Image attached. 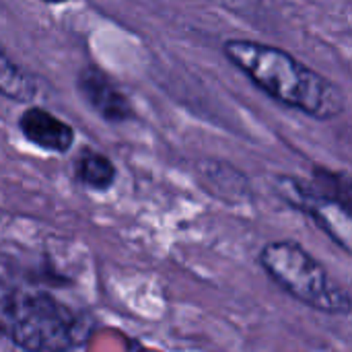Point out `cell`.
<instances>
[{
	"label": "cell",
	"mask_w": 352,
	"mask_h": 352,
	"mask_svg": "<svg viewBox=\"0 0 352 352\" xmlns=\"http://www.w3.org/2000/svg\"><path fill=\"white\" fill-rule=\"evenodd\" d=\"M223 54L258 89L285 107L322 122L334 120L346 109V97L338 85L276 45L227 39Z\"/></svg>",
	"instance_id": "cell-1"
},
{
	"label": "cell",
	"mask_w": 352,
	"mask_h": 352,
	"mask_svg": "<svg viewBox=\"0 0 352 352\" xmlns=\"http://www.w3.org/2000/svg\"><path fill=\"white\" fill-rule=\"evenodd\" d=\"M0 336L23 351H70L87 340L82 320L43 291H12L0 299Z\"/></svg>",
	"instance_id": "cell-2"
},
{
	"label": "cell",
	"mask_w": 352,
	"mask_h": 352,
	"mask_svg": "<svg viewBox=\"0 0 352 352\" xmlns=\"http://www.w3.org/2000/svg\"><path fill=\"white\" fill-rule=\"evenodd\" d=\"M258 260L264 272L299 303L336 316L351 311V293L297 241H270Z\"/></svg>",
	"instance_id": "cell-3"
},
{
	"label": "cell",
	"mask_w": 352,
	"mask_h": 352,
	"mask_svg": "<svg viewBox=\"0 0 352 352\" xmlns=\"http://www.w3.org/2000/svg\"><path fill=\"white\" fill-rule=\"evenodd\" d=\"M276 192L289 206L311 217L344 254H352V223L346 202L324 192H316L289 175L276 177Z\"/></svg>",
	"instance_id": "cell-4"
},
{
	"label": "cell",
	"mask_w": 352,
	"mask_h": 352,
	"mask_svg": "<svg viewBox=\"0 0 352 352\" xmlns=\"http://www.w3.org/2000/svg\"><path fill=\"white\" fill-rule=\"evenodd\" d=\"M76 89L85 103L105 122L122 124L134 118V107L126 93L99 68H82L76 78Z\"/></svg>",
	"instance_id": "cell-5"
},
{
	"label": "cell",
	"mask_w": 352,
	"mask_h": 352,
	"mask_svg": "<svg viewBox=\"0 0 352 352\" xmlns=\"http://www.w3.org/2000/svg\"><path fill=\"white\" fill-rule=\"evenodd\" d=\"M19 130L31 144L50 153H68L74 144V128L43 107L31 105L19 116Z\"/></svg>",
	"instance_id": "cell-6"
},
{
	"label": "cell",
	"mask_w": 352,
	"mask_h": 352,
	"mask_svg": "<svg viewBox=\"0 0 352 352\" xmlns=\"http://www.w3.org/2000/svg\"><path fill=\"white\" fill-rule=\"evenodd\" d=\"M74 173L82 186H87L89 190H97V192L109 190L118 179V169L113 161L107 155L93 151V148L80 153L74 165Z\"/></svg>",
	"instance_id": "cell-7"
},
{
	"label": "cell",
	"mask_w": 352,
	"mask_h": 352,
	"mask_svg": "<svg viewBox=\"0 0 352 352\" xmlns=\"http://www.w3.org/2000/svg\"><path fill=\"white\" fill-rule=\"evenodd\" d=\"M0 95L19 103H31L37 97L35 78L21 68L0 45Z\"/></svg>",
	"instance_id": "cell-8"
},
{
	"label": "cell",
	"mask_w": 352,
	"mask_h": 352,
	"mask_svg": "<svg viewBox=\"0 0 352 352\" xmlns=\"http://www.w3.org/2000/svg\"><path fill=\"white\" fill-rule=\"evenodd\" d=\"M41 2H47V4H64V2H70V0H41Z\"/></svg>",
	"instance_id": "cell-9"
}]
</instances>
